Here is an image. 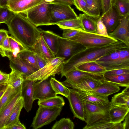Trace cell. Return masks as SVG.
Masks as SVG:
<instances>
[{"mask_svg": "<svg viewBox=\"0 0 129 129\" xmlns=\"http://www.w3.org/2000/svg\"><path fill=\"white\" fill-rule=\"evenodd\" d=\"M129 49V46L118 41L115 43L100 48H82L74 53L62 65L61 78L68 73L75 70L85 62L95 61L97 59L112 52Z\"/></svg>", "mask_w": 129, "mask_h": 129, "instance_id": "1", "label": "cell"}, {"mask_svg": "<svg viewBox=\"0 0 129 129\" xmlns=\"http://www.w3.org/2000/svg\"><path fill=\"white\" fill-rule=\"evenodd\" d=\"M6 24L8 33L27 49L34 48L41 35L39 28L21 13H14Z\"/></svg>", "mask_w": 129, "mask_h": 129, "instance_id": "2", "label": "cell"}, {"mask_svg": "<svg viewBox=\"0 0 129 129\" xmlns=\"http://www.w3.org/2000/svg\"><path fill=\"white\" fill-rule=\"evenodd\" d=\"M83 102L86 125L83 129H112L109 111L111 102L104 105Z\"/></svg>", "mask_w": 129, "mask_h": 129, "instance_id": "3", "label": "cell"}, {"mask_svg": "<svg viewBox=\"0 0 129 129\" xmlns=\"http://www.w3.org/2000/svg\"><path fill=\"white\" fill-rule=\"evenodd\" d=\"M68 40L77 43L86 48H100L116 42L118 40L110 36L79 31Z\"/></svg>", "mask_w": 129, "mask_h": 129, "instance_id": "4", "label": "cell"}, {"mask_svg": "<svg viewBox=\"0 0 129 129\" xmlns=\"http://www.w3.org/2000/svg\"><path fill=\"white\" fill-rule=\"evenodd\" d=\"M65 60V58L59 57L49 59L44 67L26 77L24 79L36 82L46 79L51 76L54 77L56 74L59 75L61 74L62 65Z\"/></svg>", "mask_w": 129, "mask_h": 129, "instance_id": "5", "label": "cell"}, {"mask_svg": "<svg viewBox=\"0 0 129 129\" xmlns=\"http://www.w3.org/2000/svg\"><path fill=\"white\" fill-rule=\"evenodd\" d=\"M48 9L52 25L61 21L76 19L78 16L71 6L58 2L48 3Z\"/></svg>", "mask_w": 129, "mask_h": 129, "instance_id": "6", "label": "cell"}, {"mask_svg": "<svg viewBox=\"0 0 129 129\" xmlns=\"http://www.w3.org/2000/svg\"><path fill=\"white\" fill-rule=\"evenodd\" d=\"M48 3L44 0L40 3L29 9L23 14L36 27L51 25L48 9Z\"/></svg>", "mask_w": 129, "mask_h": 129, "instance_id": "7", "label": "cell"}, {"mask_svg": "<svg viewBox=\"0 0 129 129\" xmlns=\"http://www.w3.org/2000/svg\"><path fill=\"white\" fill-rule=\"evenodd\" d=\"M62 107L48 108L39 106L31 126L37 129L50 123L60 114Z\"/></svg>", "mask_w": 129, "mask_h": 129, "instance_id": "8", "label": "cell"}, {"mask_svg": "<svg viewBox=\"0 0 129 129\" xmlns=\"http://www.w3.org/2000/svg\"><path fill=\"white\" fill-rule=\"evenodd\" d=\"M84 48L77 43L59 36L58 39V51L55 57L64 58L65 60H67L76 52Z\"/></svg>", "mask_w": 129, "mask_h": 129, "instance_id": "9", "label": "cell"}, {"mask_svg": "<svg viewBox=\"0 0 129 129\" xmlns=\"http://www.w3.org/2000/svg\"><path fill=\"white\" fill-rule=\"evenodd\" d=\"M123 17L120 15L115 5L100 16L101 20L105 26L108 34L115 29Z\"/></svg>", "mask_w": 129, "mask_h": 129, "instance_id": "10", "label": "cell"}, {"mask_svg": "<svg viewBox=\"0 0 129 129\" xmlns=\"http://www.w3.org/2000/svg\"><path fill=\"white\" fill-rule=\"evenodd\" d=\"M69 88V94L67 98L69 101L71 110L74 117L85 121L84 107L83 101L75 89Z\"/></svg>", "mask_w": 129, "mask_h": 129, "instance_id": "11", "label": "cell"}, {"mask_svg": "<svg viewBox=\"0 0 129 129\" xmlns=\"http://www.w3.org/2000/svg\"><path fill=\"white\" fill-rule=\"evenodd\" d=\"M50 80L49 78L38 82H35L34 86V100L44 99L57 95L52 88Z\"/></svg>", "mask_w": 129, "mask_h": 129, "instance_id": "12", "label": "cell"}, {"mask_svg": "<svg viewBox=\"0 0 129 129\" xmlns=\"http://www.w3.org/2000/svg\"><path fill=\"white\" fill-rule=\"evenodd\" d=\"M103 79V75L90 76L83 78L80 83L76 85L70 84L63 82H61L68 88L84 91H88L95 88L101 83L102 80Z\"/></svg>", "mask_w": 129, "mask_h": 129, "instance_id": "13", "label": "cell"}, {"mask_svg": "<svg viewBox=\"0 0 129 129\" xmlns=\"http://www.w3.org/2000/svg\"><path fill=\"white\" fill-rule=\"evenodd\" d=\"M109 35L129 46V15L123 17L116 27Z\"/></svg>", "mask_w": 129, "mask_h": 129, "instance_id": "14", "label": "cell"}, {"mask_svg": "<svg viewBox=\"0 0 129 129\" xmlns=\"http://www.w3.org/2000/svg\"><path fill=\"white\" fill-rule=\"evenodd\" d=\"M119 51L111 53L95 61L104 67L107 71L120 69L122 64V61L119 57Z\"/></svg>", "mask_w": 129, "mask_h": 129, "instance_id": "15", "label": "cell"}, {"mask_svg": "<svg viewBox=\"0 0 129 129\" xmlns=\"http://www.w3.org/2000/svg\"><path fill=\"white\" fill-rule=\"evenodd\" d=\"M44 0H11L7 7L14 13H24Z\"/></svg>", "mask_w": 129, "mask_h": 129, "instance_id": "16", "label": "cell"}, {"mask_svg": "<svg viewBox=\"0 0 129 129\" xmlns=\"http://www.w3.org/2000/svg\"><path fill=\"white\" fill-rule=\"evenodd\" d=\"M35 82L31 80H24L21 91V96L24 102V107L28 112L31 110L33 102L34 86Z\"/></svg>", "mask_w": 129, "mask_h": 129, "instance_id": "17", "label": "cell"}, {"mask_svg": "<svg viewBox=\"0 0 129 129\" xmlns=\"http://www.w3.org/2000/svg\"><path fill=\"white\" fill-rule=\"evenodd\" d=\"M120 88L117 85L103 79L101 83L94 89L84 91L98 95L108 96L118 92Z\"/></svg>", "mask_w": 129, "mask_h": 129, "instance_id": "18", "label": "cell"}, {"mask_svg": "<svg viewBox=\"0 0 129 129\" xmlns=\"http://www.w3.org/2000/svg\"><path fill=\"white\" fill-rule=\"evenodd\" d=\"M8 58L10 61V68L23 73L24 79L38 70L24 62L17 55L16 57H10Z\"/></svg>", "mask_w": 129, "mask_h": 129, "instance_id": "19", "label": "cell"}, {"mask_svg": "<svg viewBox=\"0 0 129 129\" xmlns=\"http://www.w3.org/2000/svg\"><path fill=\"white\" fill-rule=\"evenodd\" d=\"M21 91L11 98L0 111V129H4L6 122L15 105L21 97Z\"/></svg>", "mask_w": 129, "mask_h": 129, "instance_id": "20", "label": "cell"}, {"mask_svg": "<svg viewBox=\"0 0 129 129\" xmlns=\"http://www.w3.org/2000/svg\"><path fill=\"white\" fill-rule=\"evenodd\" d=\"M129 112L127 107L115 105L111 103L109 108V114L111 123L115 124L121 123Z\"/></svg>", "mask_w": 129, "mask_h": 129, "instance_id": "21", "label": "cell"}, {"mask_svg": "<svg viewBox=\"0 0 129 129\" xmlns=\"http://www.w3.org/2000/svg\"><path fill=\"white\" fill-rule=\"evenodd\" d=\"M30 50L38 54L47 62L49 60L56 57L46 44L41 35L34 48Z\"/></svg>", "mask_w": 129, "mask_h": 129, "instance_id": "22", "label": "cell"}, {"mask_svg": "<svg viewBox=\"0 0 129 129\" xmlns=\"http://www.w3.org/2000/svg\"><path fill=\"white\" fill-rule=\"evenodd\" d=\"M75 90L83 102L103 105H105L109 102L108 96L92 94L83 90L77 89Z\"/></svg>", "mask_w": 129, "mask_h": 129, "instance_id": "23", "label": "cell"}, {"mask_svg": "<svg viewBox=\"0 0 129 129\" xmlns=\"http://www.w3.org/2000/svg\"><path fill=\"white\" fill-rule=\"evenodd\" d=\"M103 75L85 72L75 69L68 73L64 75L66 79L63 82L70 84L76 85L80 83L81 79L84 77Z\"/></svg>", "mask_w": 129, "mask_h": 129, "instance_id": "24", "label": "cell"}, {"mask_svg": "<svg viewBox=\"0 0 129 129\" xmlns=\"http://www.w3.org/2000/svg\"><path fill=\"white\" fill-rule=\"evenodd\" d=\"M39 28L44 40L55 56L58 51V39L59 36L51 31Z\"/></svg>", "mask_w": 129, "mask_h": 129, "instance_id": "25", "label": "cell"}, {"mask_svg": "<svg viewBox=\"0 0 129 129\" xmlns=\"http://www.w3.org/2000/svg\"><path fill=\"white\" fill-rule=\"evenodd\" d=\"M9 74V78L7 84L12 89L19 92L21 90L22 84L24 80L23 73L12 68Z\"/></svg>", "mask_w": 129, "mask_h": 129, "instance_id": "26", "label": "cell"}, {"mask_svg": "<svg viewBox=\"0 0 129 129\" xmlns=\"http://www.w3.org/2000/svg\"><path fill=\"white\" fill-rule=\"evenodd\" d=\"M78 16L81 20L85 31L97 33V22L100 17H94L85 13L80 14Z\"/></svg>", "mask_w": 129, "mask_h": 129, "instance_id": "27", "label": "cell"}, {"mask_svg": "<svg viewBox=\"0 0 129 129\" xmlns=\"http://www.w3.org/2000/svg\"><path fill=\"white\" fill-rule=\"evenodd\" d=\"M24 107L23 98L21 96L14 106L12 112L5 123L4 129L13 126L19 120V117L21 111Z\"/></svg>", "mask_w": 129, "mask_h": 129, "instance_id": "28", "label": "cell"}, {"mask_svg": "<svg viewBox=\"0 0 129 129\" xmlns=\"http://www.w3.org/2000/svg\"><path fill=\"white\" fill-rule=\"evenodd\" d=\"M75 69L85 72L100 74H103L107 71L104 67L95 61L85 62L79 66Z\"/></svg>", "mask_w": 129, "mask_h": 129, "instance_id": "29", "label": "cell"}, {"mask_svg": "<svg viewBox=\"0 0 129 129\" xmlns=\"http://www.w3.org/2000/svg\"><path fill=\"white\" fill-rule=\"evenodd\" d=\"M56 25L62 30L68 29L85 31L81 20L78 17L76 19L59 22L56 23Z\"/></svg>", "mask_w": 129, "mask_h": 129, "instance_id": "30", "label": "cell"}, {"mask_svg": "<svg viewBox=\"0 0 129 129\" xmlns=\"http://www.w3.org/2000/svg\"><path fill=\"white\" fill-rule=\"evenodd\" d=\"M103 76L105 80L118 86L126 87L129 86V73L117 75L104 74Z\"/></svg>", "mask_w": 129, "mask_h": 129, "instance_id": "31", "label": "cell"}, {"mask_svg": "<svg viewBox=\"0 0 129 129\" xmlns=\"http://www.w3.org/2000/svg\"><path fill=\"white\" fill-rule=\"evenodd\" d=\"M111 102L114 104L129 108V86L121 92L114 95L112 97Z\"/></svg>", "mask_w": 129, "mask_h": 129, "instance_id": "32", "label": "cell"}, {"mask_svg": "<svg viewBox=\"0 0 129 129\" xmlns=\"http://www.w3.org/2000/svg\"><path fill=\"white\" fill-rule=\"evenodd\" d=\"M38 104L39 106L48 108L62 107L65 104L63 98L56 95L45 99L39 100Z\"/></svg>", "mask_w": 129, "mask_h": 129, "instance_id": "33", "label": "cell"}, {"mask_svg": "<svg viewBox=\"0 0 129 129\" xmlns=\"http://www.w3.org/2000/svg\"><path fill=\"white\" fill-rule=\"evenodd\" d=\"M18 56L26 63L39 70L34 52L27 49L18 54Z\"/></svg>", "mask_w": 129, "mask_h": 129, "instance_id": "34", "label": "cell"}, {"mask_svg": "<svg viewBox=\"0 0 129 129\" xmlns=\"http://www.w3.org/2000/svg\"><path fill=\"white\" fill-rule=\"evenodd\" d=\"M50 81L53 89L57 94H60L68 98L69 94L68 88L54 78L51 77Z\"/></svg>", "mask_w": 129, "mask_h": 129, "instance_id": "35", "label": "cell"}, {"mask_svg": "<svg viewBox=\"0 0 129 129\" xmlns=\"http://www.w3.org/2000/svg\"><path fill=\"white\" fill-rule=\"evenodd\" d=\"M87 4L91 15L97 17H100L102 9V0H84Z\"/></svg>", "mask_w": 129, "mask_h": 129, "instance_id": "36", "label": "cell"}, {"mask_svg": "<svg viewBox=\"0 0 129 129\" xmlns=\"http://www.w3.org/2000/svg\"><path fill=\"white\" fill-rule=\"evenodd\" d=\"M19 92L8 85L6 89L0 98V111L10 99Z\"/></svg>", "mask_w": 129, "mask_h": 129, "instance_id": "37", "label": "cell"}, {"mask_svg": "<svg viewBox=\"0 0 129 129\" xmlns=\"http://www.w3.org/2000/svg\"><path fill=\"white\" fill-rule=\"evenodd\" d=\"M11 51L13 56L16 57L19 53L27 49L12 36H9Z\"/></svg>", "mask_w": 129, "mask_h": 129, "instance_id": "38", "label": "cell"}, {"mask_svg": "<svg viewBox=\"0 0 129 129\" xmlns=\"http://www.w3.org/2000/svg\"><path fill=\"white\" fill-rule=\"evenodd\" d=\"M75 127L74 122L69 118H63L56 121L52 129H73Z\"/></svg>", "mask_w": 129, "mask_h": 129, "instance_id": "39", "label": "cell"}, {"mask_svg": "<svg viewBox=\"0 0 129 129\" xmlns=\"http://www.w3.org/2000/svg\"><path fill=\"white\" fill-rule=\"evenodd\" d=\"M114 5L121 16L129 15V0H115Z\"/></svg>", "mask_w": 129, "mask_h": 129, "instance_id": "40", "label": "cell"}, {"mask_svg": "<svg viewBox=\"0 0 129 129\" xmlns=\"http://www.w3.org/2000/svg\"><path fill=\"white\" fill-rule=\"evenodd\" d=\"M14 13L7 7H0V23L7 24L12 18Z\"/></svg>", "mask_w": 129, "mask_h": 129, "instance_id": "41", "label": "cell"}, {"mask_svg": "<svg viewBox=\"0 0 129 129\" xmlns=\"http://www.w3.org/2000/svg\"><path fill=\"white\" fill-rule=\"evenodd\" d=\"M73 4L79 10L92 16L90 13L87 4L84 0H74Z\"/></svg>", "mask_w": 129, "mask_h": 129, "instance_id": "42", "label": "cell"}, {"mask_svg": "<svg viewBox=\"0 0 129 129\" xmlns=\"http://www.w3.org/2000/svg\"><path fill=\"white\" fill-rule=\"evenodd\" d=\"M96 30L97 34H98L106 36H109L107 28L102 21L100 17L97 22Z\"/></svg>", "mask_w": 129, "mask_h": 129, "instance_id": "43", "label": "cell"}, {"mask_svg": "<svg viewBox=\"0 0 129 129\" xmlns=\"http://www.w3.org/2000/svg\"><path fill=\"white\" fill-rule=\"evenodd\" d=\"M115 0H102V14L107 11L114 5Z\"/></svg>", "mask_w": 129, "mask_h": 129, "instance_id": "44", "label": "cell"}, {"mask_svg": "<svg viewBox=\"0 0 129 129\" xmlns=\"http://www.w3.org/2000/svg\"><path fill=\"white\" fill-rule=\"evenodd\" d=\"M129 73V69H117L107 71L104 74L111 75H120Z\"/></svg>", "mask_w": 129, "mask_h": 129, "instance_id": "45", "label": "cell"}, {"mask_svg": "<svg viewBox=\"0 0 129 129\" xmlns=\"http://www.w3.org/2000/svg\"><path fill=\"white\" fill-rule=\"evenodd\" d=\"M62 37L68 38L75 36L79 31L68 29H63Z\"/></svg>", "mask_w": 129, "mask_h": 129, "instance_id": "46", "label": "cell"}, {"mask_svg": "<svg viewBox=\"0 0 129 129\" xmlns=\"http://www.w3.org/2000/svg\"><path fill=\"white\" fill-rule=\"evenodd\" d=\"M34 55L36 59L39 70L40 69L45 66L47 62L37 54L34 52Z\"/></svg>", "mask_w": 129, "mask_h": 129, "instance_id": "47", "label": "cell"}, {"mask_svg": "<svg viewBox=\"0 0 129 129\" xmlns=\"http://www.w3.org/2000/svg\"><path fill=\"white\" fill-rule=\"evenodd\" d=\"M0 50L11 51L9 36L4 41L2 45L0 48Z\"/></svg>", "mask_w": 129, "mask_h": 129, "instance_id": "48", "label": "cell"}, {"mask_svg": "<svg viewBox=\"0 0 129 129\" xmlns=\"http://www.w3.org/2000/svg\"><path fill=\"white\" fill-rule=\"evenodd\" d=\"M8 31L4 29H0V48L2 45L4 41L8 36Z\"/></svg>", "mask_w": 129, "mask_h": 129, "instance_id": "49", "label": "cell"}, {"mask_svg": "<svg viewBox=\"0 0 129 129\" xmlns=\"http://www.w3.org/2000/svg\"><path fill=\"white\" fill-rule=\"evenodd\" d=\"M9 76V74L0 71V84H7Z\"/></svg>", "mask_w": 129, "mask_h": 129, "instance_id": "50", "label": "cell"}, {"mask_svg": "<svg viewBox=\"0 0 129 129\" xmlns=\"http://www.w3.org/2000/svg\"><path fill=\"white\" fill-rule=\"evenodd\" d=\"M24 125L21 123L20 120L14 125L8 127L6 129H26Z\"/></svg>", "mask_w": 129, "mask_h": 129, "instance_id": "51", "label": "cell"}, {"mask_svg": "<svg viewBox=\"0 0 129 129\" xmlns=\"http://www.w3.org/2000/svg\"><path fill=\"white\" fill-rule=\"evenodd\" d=\"M124 121L122 123L123 129H129V113L125 116Z\"/></svg>", "mask_w": 129, "mask_h": 129, "instance_id": "52", "label": "cell"}, {"mask_svg": "<svg viewBox=\"0 0 129 129\" xmlns=\"http://www.w3.org/2000/svg\"><path fill=\"white\" fill-rule=\"evenodd\" d=\"M74 0H55L53 2L62 3L71 6L73 4Z\"/></svg>", "mask_w": 129, "mask_h": 129, "instance_id": "53", "label": "cell"}, {"mask_svg": "<svg viewBox=\"0 0 129 129\" xmlns=\"http://www.w3.org/2000/svg\"><path fill=\"white\" fill-rule=\"evenodd\" d=\"M112 129H123L122 124L121 123L114 124Z\"/></svg>", "mask_w": 129, "mask_h": 129, "instance_id": "54", "label": "cell"}, {"mask_svg": "<svg viewBox=\"0 0 129 129\" xmlns=\"http://www.w3.org/2000/svg\"><path fill=\"white\" fill-rule=\"evenodd\" d=\"M10 0H0L1 7H6L8 1Z\"/></svg>", "mask_w": 129, "mask_h": 129, "instance_id": "55", "label": "cell"}, {"mask_svg": "<svg viewBox=\"0 0 129 129\" xmlns=\"http://www.w3.org/2000/svg\"><path fill=\"white\" fill-rule=\"evenodd\" d=\"M8 87L7 84H0V91H1L4 89Z\"/></svg>", "mask_w": 129, "mask_h": 129, "instance_id": "56", "label": "cell"}, {"mask_svg": "<svg viewBox=\"0 0 129 129\" xmlns=\"http://www.w3.org/2000/svg\"><path fill=\"white\" fill-rule=\"evenodd\" d=\"M7 87L2 90L0 91V98L3 95L4 93L5 92L6 90V89Z\"/></svg>", "mask_w": 129, "mask_h": 129, "instance_id": "57", "label": "cell"}, {"mask_svg": "<svg viewBox=\"0 0 129 129\" xmlns=\"http://www.w3.org/2000/svg\"><path fill=\"white\" fill-rule=\"evenodd\" d=\"M45 1L48 3H51L53 2L55 0H44Z\"/></svg>", "mask_w": 129, "mask_h": 129, "instance_id": "58", "label": "cell"}, {"mask_svg": "<svg viewBox=\"0 0 129 129\" xmlns=\"http://www.w3.org/2000/svg\"><path fill=\"white\" fill-rule=\"evenodd\" d=\"M0 25H1V24L0 23Z\"/></svg>", "mask_w": 129, "mask_h": 129, "instance_id": "59", "label": "cell"}, {"mask_svg": "<svg viewBox=\"0 0 129 129\" xmlns=\"http://www.w3.org/2000/svg\"><path fill=\"white\" fill-rule=\"evenodd\" d=\"M1 7L0 6V7Z\"/></svg>", "mask_w": 129, "mask_h": 129, "instance_id": "60", "label": "cell"}]
</instances>
